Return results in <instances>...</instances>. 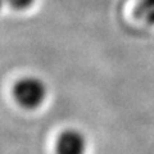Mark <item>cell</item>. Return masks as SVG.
I'll return each instance as SVG.
<instances>
[{
	"mask_svg": "<svg viewBox=\"0 0 154 154\" xmlns=\"http://www.w3.org/2000/svg\"><path fill=\"white\" fill-rule=\"evenodd\" d=\"M14 96L22 107L33 109L44 102L46 86L37 77H25L14 86Z\"/></svg>",
	"mask_w": 154,
	"mask_h": 154,
	"instance_id": "cell-1",
	"label": "cell"
},
{
	"mask_svg": "<svg viewBox=\"0 0 154 154\" xmlns=\"http://www.w3.org/2000/svg\"><path fill=\"white\" fill-rule=\"evenodd\" d=\"M88 143L84 134L73 128L63 131L57 140V154H85Z\"/></svg>",
	"mask_w": 154,
	"mask_h": 154,
	"instance_id": "cell-2",
	"label": "cell"
},
{
	"mask_svg": "<svg viewBox=\"0 0 154 154\" xmlns=\"http://www.w3.org/2000/svg\"><path fill=\"white\" fill-rule=\"evenodd\" d=\"M136 16L148 25L154 26V0H140L136 5Z\"/></svg>",
	"mask_w": 154,
	"mask_h": 154,
	"instance_id": "cell-3",
	"label": "cell"
},
{
	"mask_svg": "<svg viewBox=\"0 0 154 154\" xmlns=\"http://www.w3.org/2000/svg\"><path fill=\"white\" fill-rule=\"evenodd\" d=\"M7 2H9L12 4L13 7H16V8H27V7H30L31 4L33 3V0H7Z\"/></svg>",
	"mask_w": 154,
	"mask_h": 154,
	"instance_id": "cell-4",
	"label": "cell"
},
{
	"mask_svg": "<svg viewBox=\"0 0 154 154\" xmlns=\"http://www.w3.org/2000/svg\"><path fill=\"white\" fill-rule=\"evenodd\" d=\"M4 2H5V0H0V9L3 8V5H4Z\"/></svg>",
	"mask_w": 154,
	"mask_h": 154,
	"instance_id": "cell-5",
	"label": "cell"
}]
</instances>
